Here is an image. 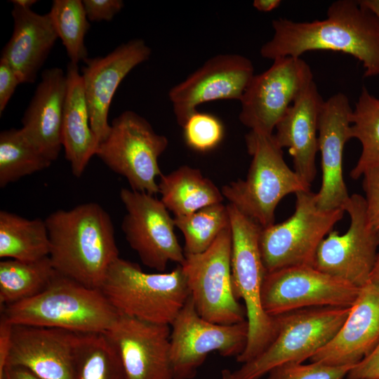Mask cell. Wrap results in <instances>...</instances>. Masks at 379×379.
Wrapping results in <instances>:
<instances>
[{"label": "cell", "mask_w": 379, "mask_h": 379, "mask_svg": "<svg viewBox=\"0 0 379 379\" xmlns=\"http://www.w3.org/2000/svg\"><path fill=\"white\" fill-rule=\"evenodd\" d=\"M64 105L62 140L66 159L73 175L79 178L91 159L96 155L99 142L90 123L83 80L78 65L69 62Z\"/></svg>", "instance_id": "obj_25"}, {"label": "cell", "mask_w": 379, "mask_h": 379, "mask_svg": "<svg viewBox=\"0 0 379 379\" xmlns=\"http://www.w3.org/2000/svg\"><path fill=\"white\" fill-rule=\"evenodd\" d=\"M168 145L149 122L132 110L114 119L107 137L100 143L96 156L113 172L124 177L131 189L150 195L159 193V157Z\"/></svg>", "instance_id": "obj_9"}, {"label": "cell", "mask_w": 379, "mask_h": 379, "mask_svg": "<svg viewBox=\"0 0 379 379\" xmlns=\"http://www.w3.org/2000/svg\"><path fill=\"white\" fill-rule=\"evenodd\" d=\"M0 379H41L27 369L20 366H6L0 373Z\"/></svg>", "instance_id": "obj_41"}, {"label": "cell", "mask_w": 379, "mask_h": 379, "mask_svg": "<svg viewBox=\"0 0 379 379\" xmlns=\"http://www.w3.org/2000/svg\"><path fill=\"white\" fill-rule=\"evenodd\" d=\"M50 251L45 220L0 211V258L36 261L49 257Z\"/></svg>", "instance_id": "obj_27"}, {"label": "cell", "mask_w": 379, "mask_h": 379, "mask_svg": "<svg viewBox=\"0 0 379 379\" xmlns=\"http://www.w3.org/2000/svg\"><path fill=\"white\" fill-rule=\"evenodd\" d=\"M352 109L346 95L338 93L324 101L320 111L318 145L322 179L316 200L321 209H343L350 196L343 178V161L345 145L352 138Z\"/></svg>", "instance_id": "obj_19"}, {"label": "cell", "mask_w": 379, "mask_h": 379, "mask_svg": "<svg viewBox=\"0 0 379 379\" xmlns=\"http://www.w3.org/2000/svg\"><path fill=\"white\" fill-rule=\"evenodd\" d=\"M78 335L61 329L12 324L6 366L25 368L41 379H74Z\"/></svg>", "instance_id": "obj_20"}, {"label": "cell", "mask_w": 379, "mask_h": 379, "mask_svg": "<svg viewBox=\"0 0 379 379\" xmlns=\"http://www.w3.org/2000/svg\"><path fill=\"white\" fill-rule=\"evenodd\" d=\"M104 333L120 358L125 379H173L170 325L119 312Z\"/></svg>", "instance_id": "obj_17"}, {"label": "cell", "mask_w": 379, "mask_h": 379, "mask_svg": "<svg viewBox=\"0 0 379 379\" xmlns=\"http://www.w3.org/2000/svg\"><path fill=\"white\" fill-rule=\"evenodd\" d=\"M152 50L142 39L123 43L105 56L87 58L81 69L91 127L99 144L108 135V113L113 96L128 74L148 60Z\"/></svg>", "instance_id": "obj_18"}, {"label": "cell", "mask_w": 379, "mask_h": 379, "mask_svg": "<svg viewBox=\"0 0 379 379\" xmlns=\"http://www.w3.org/2000/svg\"><path fill=\"white\" fill-rule=\"evenodd\" d=\"M343 210L350 225L344 234L331 231L319 244L313 267L359 288L370 281L379 248V231L370 224L366 201L354 194Z\"/></svg>", "instance_id": "obj_14"}, {"label": "cell", "mask_w": 379, "mask_h": 379, "mask_svg": "<svg viewBox=\"0 0 379 379\" xmlns=\"http://www.w3.org/2000/svg\"><path fill=\"white\" fill-rule=\"evenodd\" d=\"M245 140L252 157L246 178L225 185L221 192L229 204L265 228L274 223L284 197L310 190V185L287 165L273 134L250 131Z\"/></svg>", "instance_id": "obj_4"}, {"label": "cell", "mask_w": 379, "mask_h": 379, "mask_svg": "<svg viewBox=\"0 0 379 379\" xmlns=\"http://www.w3.org/2000/svg\"><path fill=\"white\" fill-rule=\"evenodd\" d=\"M344 213L341 208H320L316 193L310 190L296 193L293 215L261 230L259 244L266 272L313 266L319 244L343 219Z\"/></svg>", "instance_id": "obj_8"}, {"label": "cell", "mask_w": 379, "mask_h": 379, "mask_svg": "<svg viewBox=\"0 0 379 379\" xmlns=\"http://www.w3.org/2000/svg\"><path fill=\"white\" fill-rule=\"evenodd\" d=\"M22 84L13 68L0 59V114L4 112L17 86Z\"/></svg>", "instance_id": "obj_38"}, {"label": "cell", "mask_w": 379, "mask_h": 379, "mask_svg": "<svg viewBox=\"0 0 379 379\" xmlns=\"http://www.w3.org/2000/svg\"><path fill=\"white\" fill-rule=\"evenodd\" d=\"M232 234L224 229L205 251L185 254L180 265L198 314L211 322L230 325L246 321L235 297L231 272Z\"/></svg>", "instance_id": "obj_10"}, {"label": "cell", "mask_w": 379, "mask_h": 379, "mask_svg": "<svg viewBox=\"0 0 379 379\" xmlns=\"http://www.w3.org/2000/svg\"><path fill=\"white\" fill-rule=\"evenodd\" d=\"M324 101L313 80L277 123L273 133L281 148H288L295 172L310 185L317 175L318 121Z\"/></svg>", "instance_id": "obj_22"}, {"label": "cell", "mask_w": 379, "mask_h": 379, "mask_svg": "<svg viewBox=\"0 0 379 379\" xmlns=\"http://www.w3.org/2000/svg\"><path fill=\"white\" fill-rule=\"evenodd\" d=\"M48 160L29 141L21 128L0 133V187L50 166Z\"/></svg>", "instance_id": "obj_31"}, {"label": "cell", "mask_w": 379, "mask_h": 379, "mask_svg": "<svg viewBox=\"0 0 379 379\" xmlns=\"http://www.w3.org/2000/svg\"><path fill=\"white\" fill-rule=\"evenodd\" d=\"M353 367L319 362L287 363L272 368L267 379H344Z\"/></svg>", "instance_id": "obj_35"}, {"label": "cell", "mask_w": 379, "mask_h": 379, "mask_svg": "<svg viewBox=\"0 0 379 379\" xmlns=\"http://www.w3.org/2000/svg\"><path fill=\"white\" fill-rule=\"evenodd\" d=\"M379 19V0H361Z\"/></svg>", "instance_id": "obj_44"}, {"label": "cell", "mask_w": 379, "mask_h": 379, "mask_svg": "<svg viewBox=\"0 0 379 379\" xmlns=\"http://www.w3.org/2000/svg\"><path fill=\"white\" fill-rule=\"evenodd\" d=\"M326 18L312 22L274 19L272 38L260 55L272 60L297 57L311 51H333L350 55L364 68V76H379V19L361 0H338Z\"/></svg>", "instance_id": "obj_1"}, {"label": "cell", "mask_w": 379, "mask_h": 379, "mask_svg": "<svg viewBox=\"0 0 379 379\" xmlns=\"http://www.w3.org/2000/svg\"><path fill=\"white\" fill-rule=\"evenodd\" d=\"M161 201L174 217L191 214L209 205L222 203L221 190L198 168L183 165L161 175L158 183Z\"/></svg>", "instance_id": "obj_26"}, {"label": "cell", "mask_w": 379, "mask_h": 379, "mask_svg": "<svg viewBox=\"0 0 379 379\" xmlns=\"http://www.w3.org/2000/svg\"><path fill=\"white\" fill-rule=\"evenodd\" d=\"M51 243L49 258L55 271L100 289L108 269L119 256L108 213L98 204L57 210L45 219Z\"/></svg>", "instance_id": "obj_2"}, {"label": "cell", "mask_w": 379, "mask_h": 379, "mask_svg": "<svg viewBox=\"0 0 379 379\" xmlns=\"http://www.w3.org/2000/svg\"><path fill=\"white\" fill-rule=\"evenodd\" d=\"M314 80L300 58L281 57L253 77L240 100V121L252 131L272 135L277 123Z\"/></svg>", "instance_id": "obj_12"}, {"label": "cell", "mask_w": 379, "mask_h": 379, "mask_svg": "<svg viewBox=\"0 0 379 379\" xmlns=\"http://www.w3.org/2000/svg\"><path fill=\"white\" fill-rule=\"evenodd\" d=\"M13 30L1 59L15 71L21 83H34L58 38L49 13L13 6Z\"/></svg>", "instance_id": "obj_24"}, {"label": "cell", "mask_w": 379, "mask_h": 379, "mask_svg": "<svg viewBox=\"0 0 379 379\" xmlns=\"http://www.w3.org/2000/svg\"><path fill=\"white\" fill-rule=\"evenodd\" d=\"M74 379H125L120 358L105 333H79Z\"/></svg>", "instance_id": "obj_29"}, {"label": "cell", "mask_w": 379, "mask_h": 379, "mask_svg": "<svg viewBox=\"0 0 379 379\" xmlns=\"http://www.w3.org/2000/svg\"><path fill=\"white\" fill-rule=\"evenodd\" d=\"M170 358L173 379H192L208 355L217 352L237 357L244 350L246 321L224 325L211 322L197 312L190 295L171 324Z\"/></svg>", "instance_id": "obj_11"}, {"label": "cell", "mask_w": 379, "mask_h": 379, "mask_svg": "<svg viewBox=\"0 0 379 379\" xmlns=\"http://www.w3.org/2000/svg\"><path fill=\"white\" fill-rule=\"evenodd\" d=\"M173 220L185 238V254L205 251L230 225L227 205L223 203L209 205L191 214L174 217Z\"/></svg>", "instance_id": "obj_32"}, {"label": "cell", "mask_w": 379, "mask_h": 379, "mask_svg": "<svg viewBox=\"0 0 379 379\" xmlns=\"http://www.w3.org/2000/svg\"><path fill=\"white\" fill-rule=\"evenodd\" d=\"M360 291L313 266H291L266 273L261 302L265 312L273 317L307 307H350Z\"/></svg>", "instance_id": "obj_13"}, {"label": "cell", "mask_w": 379, "mask_h": 379, "mask_svg": "<svg viewBox=\"0 0 379 379\" xmlns=\"http://www.w3.org/2000/svg\"><path fill=\"white\" fill-rule=\"evenodd\" d=\"M48 13L70 62H84L88 58L84 38L91 25L82 1L54 0Z\"/></svg>", "instance_id": "obj_33"}, {"label": "cell", "mask_w": 379, "mask_h": 379, "mask_svg": "<svg viewBox=\"0 0 379 379\" xmlns=\"http://www.w3.org/2000/svg\"><path fill=\"white\" fill-rule=\"evenodd\" d=\"M120 199L126 213L121 230L129 246L148 267L163 272L168 262L181 265L184 249L174 232V220L154 195L122 188Z\"/></svg>", "instance_id": "obj_15"}, {"label": "cell", "mask_w": 379, "mask_h": 379, "mask_svg": "<svg viewBox=\"0 0 379 379\" xmlns=\"http://www.w3.org/2000/svg\"><path fill=\"white\" fill-rule=\"evenodd\" d=\"M232 234L231 272L235 297L245 305L248 340L237 357L244 364L259 355L275 336L274 317L268 316L261 302V290L267 273L263 265L260 235L262 227L228 204Z\"/></svg>", "instance_id": "obj_6"}, {"label": "cell", "mask_w": 379, "mask_h": 379, "mask_svg": "<svg viewBox=\"0 0 379 379\" xmlns=\"http://www.w3.org/2000/svg\"><path fill=\"white\" fill-rule=\"evenodd\" d=\"M1 310V316L13 325L77 333H104L119 314L100 289L87 287L58 272L37 295Z\"/></svg>", "instance_id": "obj_3"}, {"label": "cell", "mask_w": 379, "mask_h": 379, "mask_svg": "<svg viewBox=\"0 0 379 379\" xmlns=\"http://www.w3.org/2000/svg\"><path fill=\"white\" fill-rule=\"evenodd\" d=\"M183 138L192 149L205 152L215 149L222 140L224 126L216 116L197 111L182 126Z\"/></svg>", "instance_id": "obj_34"}, {"label": "cell", "mask_w": 379, "mask_h": 379, "mask_svg": "<svg viewBox=\"0 0 379 379\" xmlns=\"http://www.w3.org/2000/svg\"><path fill=\"white\" fill-rule=\"evenodd\" d=\"M352 138L361 145L360 157L350 172L353 179L368 169L379 166V98L363 86L351 116Z\"/></svg>", "instance_id": "obj_30"}, {"label": "cell", "mask_w": 379, "mask_h": 379, "mask_svg": "<svg viewBox=\"0 0 379 379\" xmlns=\"http://www.w3.org/2000/svg\"><path fill=\"white\" fill-rule=\"evenodd\" d=\"M222 379H238L234 375V372H232L229 369H223L221 372Z\"/></svg>", "instance_id": "obj_46"}, {"label": "cell", "mask_w": 379, "mask_h": 379, "mask_svg": "<svg viewBox=\"0 0 379 379\" xmlns=\"http://www.w3.org/2000/svg\"><path fill=\"white\" fill-rule=\"evenodd\" d=\"M350 307H314L274 317L276 333L259 355L242 364L238 379H260L287 363H302L327 345L347 319Z\"/></svg>", "instance_id": "obj_7"}, {"label": "cell", "mask_w": 379, "mask_h": 379, "mask_svg": "<svg viewBox=\"0 0 379 379\" xmlns=\"http://www.w3.org/2000/svg\"><path fill=\"white\" fill-rule=\"evenodd\" d=\"M12 324L1 317L0 320V373L7 364L11 348Z\"/></svg>", "instance_id": "obj_40"}, {"label": "cell", "mask_w": 379, "mask_h": 379, "mask_svg": "<svg viewBox=\"0 0 379 379\" xmlns=\"http://www.w3.org/2000/svg\"><path fill=\"white\" fill-rule=\"evenodd\" d=\"M254 76L251 60L222 53L207 60L184 81L172 87L168 98L177 123L182 127L197 106L218 100H241Z\"/></svg>", "instance_id": "obj_16"}, {"label": "cell", "mask_w": 379, "mask_h": 379, "mask_svg": "<svg viewBox=\"0 0 379 379\" xmlns=\"http://www.w3.org/2000/svg\"><path fill=\"white\" fill-rule=\"evenodd\" d=\"M379 343V286L369 281L361 288L343 324L311 362L354 366Z\"/></svg>", "instance_id": "obj_21"}, {"label": "cell", "mask_w": 379, "mask_h": 379, "mask_svg": "<svg viewBox=\"0 0 379 379\" xmlns=\"http://www.w3.org/2000/svg\"><path fill=\"white\" fill-rule=\"evenodd\" d=\"M67 75L59 67L44 69L22 119L21 130L51 163L62 147V126Z\"/></svg>", "instance_id": "obj_23"}, {"label": "cell", "mask_w": 379, "mask_h": 379, "mask_svg": "<svg viewBox=\"0 0 379 379\" xmlns=\"http://www.w3.org/2000/svg\"><path fill=\"white\" fill-rule=\"evenodd\" d=\"M370 281L379 286V248L376 260L371 274Z\"/></svg>", "instance_id": "obj_43"}, {"label": "cell", "mask_w": 379, "mask_h": 379, "mask_svg": "<svg viewBox=\"0 0 379 379\" xmlns=\"http://www.w3.org/2000/svg\"><path fill=\"white\" fill-rule=\"evenodd\" d=\"M281 2L280 0H255L253 6L259 11L270 12L278 8Z\"/></svg>", "instance_id": "obj_42"}, {"label": "cell", "mask_w": 379, "mask_h": 379, "mask_svg": "<svg viewBox=\"0 0 379 379\" xmlns=\"http://www.w3.org/2000/svg\"><path fill=\"white\" fill-rule=\"evenodd\" d=\"M100 290L119 312L170 326L190 295L180 265L167 273H147L121 258L110 265Z\"/></svg>", "instance_id": "obj_5"}, {"label": "cell", "mask_w": 379, "mask_h": 379, "mask_svg": "<svg viewBox=\"0 0 379 379\" xmlns=\"http://www.w3.org/2000/svg\"><path fill=\"white\" fill-rule=\"evenodd\" d=\"M89 21H110L124 8L122 0H83Z\"/></svg>", "instance_id": "obj_37"}, {"label": "cell", "mask_w": 379, "mask_h": 379, "mask_svg": "<svg viewBox=\"0 0 379 379\" xmlns=\"http://www.w3.org/2000/svg\"><path fill=\"white\" fill-rule=\"evenodd\" d=\"M13 6H17L24 8H31L37 1L36 0H12L11 1Z\"/></svg>", "instance_id": "obj_45"}, {"label": "cell", "mask_w": 379, "mask_h": 379, "mask_svg": "<svg viewBox=\"0 0 379 379\" xmlns=\"http://www.w3.org/2000/svg\"><path fill=\"white\" fill-rule=\"evenodd\" d=\"M49 257L36 261L0 262V304L5 307L34 297L56 275Z\"/></svg>", "instance_id": "obj_28"}, {"label": "cell", "mask_w": 379, "mask_h": 379, "mask_svg": "<svg viewBox=\"0 0 379 379\" xmlns=\"http://www.w3.org/2000/svg\"><path fill=\"white\" fill-rule=\"evenodd\" d=\"M362 177L368 219L379 231V166L367 170Z\"/></svg>", "instance_id": "obj_36"}, {"label": "cell", "mask_w": 379, "mask_h": 379, "mask_svg": "<svg viewBox=\"0 0 379 379\" xmlns=\"http://www.w3.org/2000/svg\"><path fill=\"white\" fill-rule=\"evenodd\" d=\"M346 379H379V343L370 354L350 369Z\"/></svg>", "instance_id": "obj_39"}]
</instances>
